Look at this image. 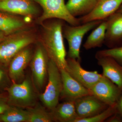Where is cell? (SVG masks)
I'll return each instance as SVG.
<instances>
[{"label":"cell","mask_w":122,"mask_h":122,"mask_svg":"<svg viewBox=\"0 0 122 122\" xmlns=\"http://www.w3.org/2000/svg\"><path fill=\"white\" fill-rule=\"evenodd\" d=\"M46 24H42L41 44L44 47L49 58L60 69L67 66L66 52L63 41L62 20L54 19Z\"/></svg>","instance_id":"6da1fadb"},{"label":"cell","mask_w":122,"mask_h":122,"mask_svg":"<svg viewBox=\"0 0 122 122\" xmlns=\"http://www.w3.org/2000/svg\"><path fill=\"white\" fill-rule=\"evenodd\" d=\"M89 90L91 95L108 106L116 104L122 92L118 86L103 75Z\"/></svg>","instance_id":"ba28073f"},{"label":"cell","mask_w":122,"mask_h":122,"mask_svg":"<svg viewBox=\"0 0 122 122\" xmlns=\"http://www.w3.org/2000/svg\"><path fill=\"white\" fill-rule=\"evenodd\" d=\"M41 7L43 12L38 18V22L42 24L46 20L59 19L71 25L81 24L79 18L72 16L69 12L65 0H34Z\"/></svg>","instance_id":"8992f818"},{"label":"cell","mask_w":122,"mask_h":122,"mask_svg":"<svg viewBox=\"0 0 122 122\" xmlns=\"http://www.w3.org/2000/svg\"><path fill=\"white\" fill-rule=\"evenodd\" d=\"M98 0H69L66 4L67 10L73 16H85L94 8Z\"/></svg>","instance_id":"d6986e66"},{"label":"cell","mask_w":122,"mask_h":122,"mask_svg":"<svg viewBox=\"0 0 122 122\" xmlns=\"http://www.w3.org/2000/svg\"><path fill=\"white\" fill-rule=\"evenodd\" d=\"M102 57H111L122 66V46L99 51L95 55L96 59Z\"/></svg>","instance_id":"cb8c5ba5"},{"label":"cell","mask_w":122,"mask_h":122,"mask_svg":"<svg viewBox=\"0 0 122 122\" xmlns=\"http://www.w3.org/2000/svg\"><path fill=\"white\" fill-rule=\"evenodd\" d=\"M117 111L122 117V92L117 103Z\"/></svg>","instance_id":"83f0119b"},{"label":"cell","mask_w":122,"mask_h":122,"mask_svg":"<svg viewBox=\"0 0 122 122\" xmlns=\"http://www.w3.org/2000/svg\"><path fill=\"white\" fill-rule=\"evenodd\" d=\"M46 109L38 102L33 107L26 109L29 112L28 122H53L50 111Z\"/></svg>","instance_id":"7402d4cb"},{"label":"cell","mask_w":122,"mask_h":122,"mask_svg":"<svg viewBox=\"0 0 122 122\" xmlns=\"http://www.w3.org/2000/svg\"><path fill=\"white\" fill-rule=\"evenodd\" d=\"M117 12L120 13H122V5L120 6V8L118 10V11H117Z\"/></svg>","instance_id":"f546056e"},{"label":"cell","mask_w":122,"mask_h":122,"mask_svg":"<svg viewBox=\"0 0 122 122\" xmlns=\"http://www.w3.org/2000/svg\"><path fill=\"white\" fill-rule=\"evenodd\" d=\"M62 81L61 97L66 100H75L91 94L90 90L75 80L64 69H60Z\"/></svg>","instance_id":"7c38bea8"},{"label":"cell","mask_w":122,"mask_h":122,"mask_svg":"<svg viewBox=\"0 0 122 122\" xmlns=\"http://www.w3.org/2000/svg\"><path fill=\"white\" fill-rule=\"evenodd\" d=\"M27 109L10 106L4 113L0 114V122H28Z\"/></svg>","instance_id":"44dd1931"},{"label":"cell","mask_w":122,"mask_h":122,"mask_svg":"<svg viewBox=\"0 0 122 122\" xmlns=\"http://www.w3.org/2000/svg\"><path fill=\"white\" fill-rule=\"evenodd\" d=\"M107 20L104 44L109 48L122 46V13L116 12Z\"/></svg>","instance_id":"9a60e30c"},{"label":"cell","mask_w":122,"mask_h":122,"mask_svg":"<svg viewBox=\"0 0 122 122\" xmlns=\"http://www.w3.org/2000/svg\"><path fill=\"white\" fill-rule=\"evenodd\" d=\"M106 122H122V117L117 111L116 113L107 119Z\"/></svg>","instance_id":"4316f807"},{"label":"cell","mask_w":122,"mask_h":122,"mask_svg":"<svg viewBox=\"0 0 122 122\" xmlns=\"http://www.w3.org/2000/svg\"><path fill=\"white\" fill-rule=\"evenodd\" d=\"M26 23L15 15L0 11V30L6 35L25 29Z\"/></svg>","instance_id":"ac0fdd59"},{"label":"cell","mask_w":122,"mask_h":122,"mask_svg":"<svg viewBox=\"0 0 122 122\" xmlns=\"http://www.w3.org/2000/svg\"><path fill=\"white\" fill-rule=\"evenodd\" d=\"M34 0H0V11L14 15L32 16L39 11Z\"/></svg>","instance_id":"4fadbf2b"},{"label":"cell","mask_w":122,"mask_h":122,"mask_svg":"<svg viewBox=\"0 0 122 122\" xmlns=\"http://www.w3.org/2000/svg\"><path fill=\"white\" fill-rule=\"evenodd\" d=\"M49 61V58L44 47L41 44L38 45L33 54L29 64L31 79L38 93L42 92L48 78Z\"/></svg>","instance_id":"52a82bcc"},{"label":"cell","mask_w":122,"mask_h":122,"mask_svg":"<svg viewBox=\"0 0 122 122\" xmlns=\"http://www.w3.org/2000/svg\"><path fill=\"white\" fill-rule=\"evenodd\" d=\"M35 40V34L26 28L7 35L0 42V65L8 68L13 57Z\"/></svg>","instance_id":"7a4b0ae2"},{"label":"cell","mask_w":122,"mask_h":122,"mask_svg":"<svg viewBox=\"0 0 122 122\" xmlns=\"http://www.w3.org/2000/svg\"><path fill=\"white\" fill-rule=\"evenodd\" d=\"M117 112V103L109 106L105 110L96 115L86 118L78 119L75 122H102L107 119Z\"/></svg>","instance_id":"603a6c76"},{"label":"cell","mask_w":122,"mask_h":122,"mask_svg":"<svg viewBox=\"0 0 122 122\" xmlns=\"http://www.w3.org/2000/svg\"><path fill=\"white\" fill-rule=\"evenodd\" d=\"M33 53L30 46L20 51L9 64V75L12 82H20L25 78V70L30 64Z\"/></svg>","instance_id":"8fae6325"},{"label":"cell","mask_w":122,"mask_h":122,"mask_svg":"<svg viewBox=\"0 0 122 122\" xmlns=\"http://www.w3.org/2000/svg\"><path fill=\"white\" fill-rule=\"evenodd\" d=\"M66 71L75 80L89 90L102 77L96 71H88L81 66L80 61L77 59L66 58Z\"/></svg>","instance_id":"9c48e42d"},{"label":"cell","mask_w":122,"mask_h":122,"mask_svg":"<svg viewBox=\"0 0 122 122\" xmlns=\"http://www.w3.org/2000/svg\"><path fill=\"white\" fill-rule=\"evenodd\" d=\"M103 20H95L78 25H63V37L69 45L68 57L81 61L80 52L82 40L85 35L95 28Z\"/></svg>","instance_id":"5b68a950"},{"label":"cell","mask_w":122,"mask_h":122,"mask_svg":"<svg viewBox=\"0 0 122 122\" xmlns=\"http://www.w3.org/2000/svg\"><path fill=\"white\" fill-rule=\"evenodd\" d=\"M9 106L7 94L0 93V114L4 113Z\"/></svg>","instance_id":"484cf974"},{"label":"cell","mask_w":122,"mask_h":122,"mask_svg":"<svg viewBox=\"0 0 122 122\" xmlns=\"http://www.w3.org/2000/svg\"><path fill=\"white\" fill-rule=\"evenodd\" d=\"M12 81L9 75L8 68L0 65V93L5 91Z\"/></svg>","instance_id":"d4e9b609"},{"label":"cell","mask_w":122,"mask_h":122,"mask_svg":"<svg viewBox=\"0 0 122 122\" xmlns=\"http://www.w3.org/2000/svg\"><path fill=\"white\" fill-rule=\"evenodd\" d=\"M5 92L10 106L26 109L37 102L39 94L29 76L25 78L20 82H12Z\"/></svg>","instance_id":"3957f363"},{"label":"cell","mask_w":122,"mask_h":122,"mask_svg":"<svg viewBox=\"0 0 122 122\" xmlns=\"http://www.w3.org/2000/svg\"><path fill=\"white\" fill-rule=\"evenodd\" d=\"M107 26L106 20H103L91 33L83 45L86 50L99 48L104 44Z\"/></svg>","instance_id":"ffe728a7"},{"label":"cell","mask_w":122,"mask_h":122,"mask_svg":"<svg viewBox=\"0 0 122 122\" xmlns=\"http://www.w3.org/2000/svg\"><path fill=\"white\" fill-rule=\"evenodd\" d=\"M122 4V0H98L90 12L79 18L80 23L106 20L116 12Z\"/></svg>","instance_id":"30bf717a"},{"label":"cell","mask_w":122,"mask_h":122,"mask_svg":"<svg viewBox=\"0 0 122 122\" xmlns=\"http://www.w3.org/2000/svg\"><path fill=\"white\" fill-rule=\"evenodd\" d=\"M62 84L60 69L52 60L48 64V82L44 91L39 94L38 98L50 111L59 103Z\"/></svg>","instance_id":"277c9868"},{"label":"cell","mask_w":122,"mask_h":122,"mask_svg":"<svg viewBox=\"0 0 122 122\" xmlns=\"http://www.w3.org/2000/svg\"><path fill=\"white\" fill-rule=\"evenodd\" d=\"M96 59L102 68L103 75L122 90V66L110 57H101Z\"/></svg>","instance_id":"2e32d148"},{"label":"cell","mask_w":122,"mask_h":122,"mask_svg":"<svg viewBox=\"0 0 122 122\" xmlns=\"http://www.w3.org/2000/svg\"><path fill=\"white\" fill-rule=\"evenodd\" d=\"M7 36L5 33L0 30V42L2 41Z\"/></svg>","instance_id":"f1b7e54d"},{"label":"cell","mask_w":122,"mask_h":122,"mask_svg":"<svg viewBox=\"0 0 122 122\" xmlns=\"http://www.w3.org/2000/svg\"><path fill=\"white\" fill-rule=\"evenodd\" d=\"M50 112L53 122H75L78 119L75 100H66L58 103Z\"/></svg>","instance_id":"e0dca14e"},{"label":"cell","mask_w":122,"mask_h":122,"mask_svg":"<svg viewBox=\"0 0 122 122\" xmlns=\"http://www.w3.org/2000/svg\"><path fill=\"white\" fill-rule=\"evenodd\" d=\"M75 104L77 119L94 116L103 111L109 106L91 95L76 99L75 100Z\"/></svg>","instance_id":"5bb4252c"}]
</instances>
